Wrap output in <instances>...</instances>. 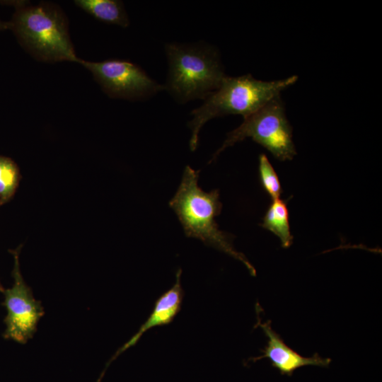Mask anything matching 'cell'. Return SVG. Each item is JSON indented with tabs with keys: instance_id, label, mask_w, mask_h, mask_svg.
I'll return each mask as SVG.
<instances>
[{
	"instance_id": "1",
	"label": "cell",
	"mask_w": 382,
	"mask_h": 382,
	"mask_svg": "<svg viewBox=\"0 0 382 382\" xmlns=\"http://www.w3.org/2000/svg\"><path fill=\"white\" fill-rule=\"evenodd\" d=\"M198 178L199 171L187 166L180 184L169 201L185 234L241 262L250 274L255 276V267L243 253L235 249L232 236L221 231L216 222L215 218L222 209L219 190L204 191L198 185Z\"/></svg>"
},
{
	"instance_id": "2",
	"label": "cell",
	"mask_w": 382,
	"mask_h": 382,
	"mask_svg": "<svg viewBox=\"0 0 382 382\" xmlns=\"http://www.w3.org/2000/svg\"><path fill=\"white\" fill-rule=\"evenodd\" d=\"M297 80L298 76L294 75L270 81L256 79L250 74L236 77L225 76L219 87L191 112L190 150L193 151L197 149L199 131L211 119L228 115H241L245 118L280 96L282 91Z\"/></svg>"
},
{
	"instance_id": "3",
	"label": "cell",
	"mask_w": 382,
	"mask_h": 382,
	"mask_svg": "<svg viewBox=\"0 0 382 382\" xmlns=\"http://www.w3.org/2000/svg\"><path fill=\"white\" fill-rule=\"evenodd\" d=\"M16 5L10 29L28 52L46 62H78L68 19L57 5L45 1L37 5L19 1Z\"/></svg>"
},
{
	"instance_id": "4",
	"label": "cell",
	"mask_w": 382,
	"mask_h": 382,
	"mask_svg": "<svg viewBox=\"0 0 382 382\" xmlns=\"http://www.w3.org/2000/svg\"><path fill=\"white\" fill-rule=\"evenodd\" d=\"M168 63L163 88L178 103L205 100L226 76L217 50L204 43H168Z\"/></svg>"
},
{
	"instance_id": "5",
	"label": "cell",
	"mask_w": 382,
	"mask_h": 382,
	"mask_svg": "<svg viewBox=\"0 0 382 382\" xmlns=\"http://www.w3.org/2000/svg\"><path fill=\"white\" fill-rule=\"evenodd\" d=\"M248 137L265 147L279 161L294 158L296 151L292 139V128L286 118L280 96L245 117L238 127L227 134L222 146L210 161H213L227 147Z\"/></svg>"
},
{
	"instance_id": "6",
	"label": "cell",
	"mask_w": 382,
	"mask_h": 382,
	"mask_svg": "<svg viewBox=\"0 0 382 382\" xmlns=\"http://www.w3.org/2000/svg\"><path fill=\"white\" fill-rule=\"evenodd\" d=\"M102 90L112 98L147 99L163 89V86L151 79L139 66L127 60L108 59L89 62L79 59Z\"/></svg>"
},
{
	"instance_id": "7",
	"label": "cell",
	"mask_w": 382,
	"mask_h": 382,
	"mask_svg": "<svg viewBox=\"0 0 382 382\" xmlns=\"http://www.w3.org/2000/svg\"><path fill=\"white\" fill-rule=\"evenodd\" d=\"M21 248L10 250L14 258L13 284L4 291V306L7 311L4 337L25 344L36 332L37 323L44 315V308L23 280L19 263Z\"/></svg>"
},
{
	"instance_id": "8",
	"label": "cell",
	"mask_w": 382,
	"mask_h": 382,
	"mask_svg": "<svg viewBox=\"0 0 382 382\" xmlns=\"http://www.w3.org/2000/svg\"><path fill=\"white\" fill-rule=\"evenodd\" d=\"M261 307L258 303L255 305L257 313V324L255 327H260L267 337V343L264 349H261L262 354L249 359L250 361L267 358L271 361L272 366L277 369L281 375L291 376L294 372L303 366H316L327 368L330 362V358H323L318 353L312 357H306L294 349L290 348L271 326L270 320L262 323L260 317Z\"/></svg>"
},
{
	"instance_id": "9",
	"label": "cell",
	"mask_w": 382,
	"mask_h": 382,
	"mask_svg": "<svg viewBox=\"0 0 382 382\" xmlns=\"http://www.w3.org/2000/svg\"><path fill=\"white\" fill-rule=\"evenodd\" d=\"M181 269L175 274V282L173 286L163 293L155 302L154 309L147 320L141 325L137 332L121 347L108 361L107 366L120 354L134 346L143 334L156 326L170 323L180 312L184 292L181 286Z\"/></svg>"
},
{
	"instance_id": "10",
	"label": "cell",
	"mask_w": 382,
	"mask_h": 382,
	"mask_svg": "<svg viewBox=\"0 0 382 382\" xmlns=\"http://www.w3.org/2000/svg\"><path fill=\"white\" fill-rule=\"evenodd\" d=\"M79 8L95 18L123 28L129 25V20L122 1L118 0H76Z\"/></svg>"
},
{
	"instance_id": "11",
	"label": "cell",
	"mask_w": 382,
	"mask_h": 382,
	"mask_svg": "<svg viewBox=\"0 0 382 382\" xmlns=\"http://www.w3.org/2000/svg\"><path fill=\"white\" fill-rule=\"evenodd\" d=\"M261 226L277 236L284 248L293 243L289 224V214L286 202L280 199L272 200L264 217Z\"/></svg>"
},
{
	"instance_id": "12",
	"label": "cell",
	"mask_w": 382,
	"mask_h": 382,
	"mask_svg": "<svg viewBox=\"0 0 382 382\" xmlns=\"http://www.w3.org/2000/svg\"><path fill=\"white\" fill-rule=\"evenodd\" d=\"M18 181L19 172L16 164L11 158L0 156V204L11 199Z\"/></svg>"
},
{
	"instance_id": "13",
	"label": "cell",
	"mask_w": 382,
	"mask_h": 382,
	"mask_svg": "<svg viewBox=\"0 0 382 382\" xmlns=\"http://www.w3.org/2000/svg\"><path fill=\"white\" fill-rule=\"evenodd\" d=\"M258 170L260 183L265 191L272 200L279 199L282 189L279 177L268 158L264 154L259 156Z\"/></svg>"
},
{
	"instance_id": "14",
	"label": "cell",
	"mask_w": 382,
	"mask_h": 382,
	"mask_svg": "<svg viewBox=\"0 0 382 382\" xmlns=\"http://www.w3.org/2000/svg\"><path fill=\"white\" fill-rule=\"evenodd\" d=\"M11 28L10 22L3 21L0 19V30H7Z\"/></svg>"
},
{
	"instance_id": "15",
	"label": "cell",
	"mask_w": 382,
	"mask_h": 382,
	"mask_svg": "<svg viewBox=\"0 0 382 382\" xmlns=\"http://www.w3.org/2000/svg\"><path fill=\"white\" fill-rule=\"evenodd\" d=\"M4 289L3 286H2V285L1 284V283H0V292H3V293H4Z\"/></svg>"
},
{
	"instance_id": "16",
	"label": "cell",
	"mask_w": 382,
	"mask_h": 382,
	"mask_svg": "<svg viewBox=\"0 0 382 382\" xmlns=\"http://www.w3.org/2000/svg\"><path fill=\"white\" fill-rule=\"evenodd\" d=\"M100 379L99 378L97 382H100Z\"/></svg>"
}]
</instances>
